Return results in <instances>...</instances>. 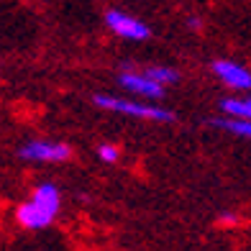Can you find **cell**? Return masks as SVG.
Segmentation results:
<instances>
[{
  "label": "cell",
  "mask_w": 251,
  "mask_h": 251,
  "mask_svg": "<svg viewBox=\"0 0 251 251\" xmlns=\"http://www.w3.org/2000/svg\"><path fill=\"white\" fill-rule=\"evenodd\" d=\"M213 72L226 87H231V90H251V72L246 70L244 64L218 59V62H213Z\"/></svg>",
  "instance_id": "5"
},
{
  "label": "cell",
  "mask_w": 251,
  "mask_h": 251,
  "mask_svg": "<svg viewBox=\"0 0 251 251\" xmlns=\"http://www.w3.org/2000/svg\"><path fill=\"white\" fill-rule=\"evenodd\" d=\"M24 159L28 162H64V159H70L72 149L67 144H59V141H28L21 146L18 151Z\"/></svg>",
  "instance_id": "4"
},
{
  "label": "cell",
  "mask_w": 251,
  "mask_h": 251,
  "mask_svg": "<svg viewBox=\"0 0 251 251\" xmlns=\"http://www.w3.org/2000/svg\"><path fill=\"white\" fill-rule=\"evenodd\" d=\"M144 75L149 77L154 85H159V87H164V85H175L177 79H179V75L172 70V67H146Z\"/></svg>",
  "instance_id": "9"
},
{
  "label": "cell",
  "mask_w": 251,
  "mask_h": 251,
  "mask_svg": "<svg viewBox=\"0 0 251 251\" xmlns=\"http://www.w3.org/2000/svg\"><path fill=\"white\" fill-rule=\"evenodd\" d=\"M98 156L102 159V162L113 164V162H118V149H116L113 144H102L100 149H98Z\"/></svg>",
  "instance_id": "10"
},
{
  "label": "cell",
  "mask_w": 251,
  "mask_h": 251,
  "mask_svg": "<svg viewBox=\"0 0 251 251\" xmlns=\"http://www.w3.org/2000/svg\"><path fill=\"white\" fill-rule=\"evenodd\" d=\"M93 102L98 108H105L113 113H123V116H133V118H146V121H159V123H172L175 113L167 108L151 105V102H139V100H123V98H113V95H93Z\"/></svg>",
  "instance_id": "2"
},
{
  "label": "cell",
  "mask_w": 251,
  "mask_h": 251,
  "mask_svg": "<svg viewBox=\"0 0 251 251\" xmlns=\"http://www.w3.org/2000/svg\"><path fill=\"white\" fill-rule=\"evenodd\" d=\"M187 24H190V26H195V28H198V26H202V21H200V18H190V21H187Z\"/></svg>",
  "instance_id": "11"
},
{
  "label": "cell",
  "mask_w": 251,
  "mask_h": 251,
  "mask_svg": "<svg viewBox=\"0 0 251 251\" xmlns=\"http://www.w3.org/2000/svg\"><path fill=\"white\" fill-rule=\"evenodd\" d=\"M105 24L116 36L128 39V41H144V39H149V33H151L144 21L133 18L131 13H123V10H116V8H110L105 13Z\"/></svg>",
  "instance_id": "3"
},
{
  "label": "cell",
  "mask_w": 251,
  "mask_h": 251,
  "mask_svg": "<svg viewBox=\"0 0 251 251\" xmlns=\"http://www.w3.org/2000/svg\"><path fill=\"white\" fill-rule=\"evenodd\" d=\"M215 128H223L228 133H236V136H244V139L251 141V123L241 121V118H213L210 121Z\"/></svg>",
  "instance_id": "8"
},
{
  "label": "cell",
  "mask_w": 251,
  "mask_h": 251,
  "mask_svg": "<svg viewBox=\"0 0 251 251\" xmlns=\"http://www.w3.org/2000/svg\"><path fill=\"white\" fill-rule=\"evenodd\" d=\"M118 85L123 90H128V93H136V95H141V98H151V100L164 95V87L154 85L144 72H121L118 75Z\"/></svg>",
  "instance_id": "6"
},
{
  "label": "cell",
  "mask_w": 251,
  "mask_h": 251,
  "mask_svg": "<svg viewBox=\"0 0 251 251\" xmlns=\"http://www.w3.org/2000/svg\"><path fill=\"white\" fill-rule=\"evenodd\" d=\"M221 110L226 113V118H241L251 123V98H223Z\"/></svg>",
  "instance_id": "7"
},
{
  "label": "cell",
  "mask_w": 251,
  "mask_h": 251,
  "mask_svg": "<svg viewBox=\"0 0 251 251\" xmlns=\"http://www.w3.org/2000/svg\"><path fill=\"white\" fill-rule=\"evenodd\" d=\"M59 205H62V195L51 182H44L33 190V195L18 205L16 210V221L28 228V231H39V228H47L56 213H59Z\"/></svg>",
  "instance_id": "1"
}]
</instances>
